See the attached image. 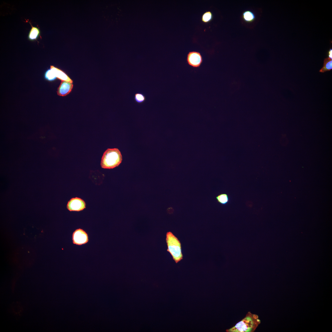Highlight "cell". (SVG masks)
<instances>
[{"label": "cell", "mask_w": 332, "mask_h": 332, "mask_svg": "<svg viewBox=\"0 0 332 332\" xmlns=\"http://www.w3.org/2000/svg\"><path fill=\"white\" fill-rule=\"evenodd\" d=\"M260 323L258 316L250 311L245 317L233 327L226 330L227 332H253Z\"/></svg>", "instance_id": "1"}, {"label": "cell", "mask_w": 332, "mask_h": 332, "mask_svg": "<svg viewBox=\"0 0 332 332\" xmlns=\"http://www.w3.org/2000/svg\"><path fill=\"white\" fill-rule=\"evenodd\" d=\"M122 160L121 153L118 148H108L104 152L102 157L101 166L103 168H113L118 166Z\"/></svg>", "instance_id": "2"}, {"label": "cell", "mask_w": 332, "mask_h": 332, "mask_svg": "<svg viewBox=\"0 0 332 332\" xmlns=\"http://www.w3.org/2000/svg\"><path fill=\"white\" fill-rule=\"evenodd\" d=\"M166 242L167 246V251L172 257L176 263H178L183 259L181 243L178 238L171 231L167 232Z\"/></svg>", "instance_id": "3"}, {"label": "cell", "mask_w": 332, "mask_h": 332, "mask_svg": "<svg viewBox=\"0 0 332 332\" xmlns=\"http://www.w3.org/2000/svg\"><path fill=\"white\" fill-rule=\"evenodd\" d=\"M45 79L49 81L54 80L56 78L62 80L72 83L73 81L64 71L53 66H50V69L45 73Z\"/></svg>", "instance_id": "4"}, {"label": "cell", "mask_w": 332, "mask_h": 332, "mask_svg": "<svg viewBox=\"0 0 332 332\" xmlns=\"http://www.w3.org/2000/svg\"><path fill=\"white\" fill-rule=\"evenodd\" d=\"M187 62L190 66L196 68L199 67L203 60L200 53L195 51H190L187 55Z\"/></svg>", "instance_id": "5"}, {"label": "cell", "mask_w": 332, "mask_h": 332, "mask_svg": "<svg viewBox=\"0 0 332 332\" xmlns=\"http://www.w3.org/2000/svg\"><path fill=\"white\" fill-rule=\"evenodd\" d=\"M72 239L74 244L78 245L86 244L89 241L87 233L81 228L77 229L73 232Z\"/></svg>", "instance_id": "6"}, {"label": "cell", "mask_w": 332, "mask_h": 332, "mask_svg": "<svg viewBox=\"0 0 332 332\" xmlns=\"http://www.w3.org/2000/svg\"><path fill=\"white\" fill-rule=\"evenodd\" d=\"M66 207L70 211H79L85 208L86 204L82 199L78 197L73 198L68 201Z\"/></svg>", "instance_id": "7"}, {"label": "cell", "mask_w": 332, "mask_h": 332, "mask_svg": "<svg viewBox=\"0 0 332 332\" xmlns=\"http://www.w3.org/2000/svg\"><path fill=\"white\" fill-rule=\"evenodd\" d=\"M73 87V85L72 83L62 81L57 89V94L60 96H65L71 92Z\"/></svg>", "instance_id": "8"}, {"label": "cell", "mask_w": 332, "mask_h": 332, "mask_svg": "<svg viewBox=\"0 0 332 332\" xmlns=\"http://www.w3.org/2000/svg\"><path fill=\"white\" fill-rule=\"evenodd\" d=\"M31 26V28L28 35V39L31 41H37L39 36L40 37V31L38 28L33 26L31 23L28 21Z\"/></svg>", "instance_id": "9"}, {"label": "cell", "mask_w": 332, "mask_h": 332, "mask_svg": "<svg viewBox=\"0 0 332 332\" xmlns=\"http://www.w3.org/2000/svg\"><path fill=\"white\" fill-rule=\"evenodd\" d=\"M217 202L222 205H227L230 201V198L226 193L219 194L216 197Z\"/></svg>", "instance_id": "10"}, {"label": "cell", "mask_w": 332, "mask_h": 332, "mask_svg": "<svg viewBox=\"0 0 332 332\" xmlns=\"http://www.w3.org/2000/svg\"><path fill=\"white\" fill-rule=\"evenodd\" d=\"M242 18L246 22L250 23L254 21L255 17L254 13L250 10H246L243 12Z\"/></svg>", "instance_id": "11"}, {"label": "cell", "mask_w": 332, "mask_h": 332, "mask_svg": "<svg viewBox=\"0 0 332 332\" xmlns=\"http://www.w3.org/2000/svg\"><path fill=\"white\" fill-rule=\"evenodd\" d=\"M332 69V59L329 58H325L324 61L323 67L321 69L319 72L324 73L327 71H329Z\"/></svg>", "instance_id": "12"}, {"label": "cell", "mask_w": 332, "mask_h": 332, "mask_svg": "<svg viewBox=\"0 0 332 332\" xmlns=\"http://www.w3.org/2000/svg\"><path fill=\"white\" fill-rule=\"evenodd\" d=\"M213 15L210 11L204 12L201 17V21L204 23H208L211 22L213 19Z\"/></svg>", "instance_id": "13"}, {"label": "cell", "mask_w": 332, "mask_h": 332, "mask_svg": "<svg viewBox=\"0 0 332 332\" xmlns=\"http://www.w3.org/2000/svg\"><path fill=\"white\" fill-rule=\"evenodd\" d=\"M134 99L136 103L138 104H141L145 101L146 97L143 93L137 92L135 93Z\"/></svg>", "instance_id": "14"}, {"label": "cell", "mask_w": 332, "mask_h": 332, "mask_svg": "<svg viewBox=\"0 0 332 332\" xmlns=\"http://www.w3.org/2000/svg\"><path fill=\"white\" fill-rule=\"evenodd\" d=\"M328 58L332 59V49H330L328 52Z\"/></svg>", "instance_id": "15"}]
</instances>
